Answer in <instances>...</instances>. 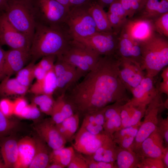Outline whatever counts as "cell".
Returning <instances> with one entry per match:
<instances>
[{"mask_svg":"<svg viewBox=\"0 0 168 168\" xmlns=\"http://www.w3.org/2000/svg\"><path fill=\"white\" fill-rule=\"evenodd\" d=\"M4 168H14L18 155V141L9 136L0 140Z\"/></svg>","mask_w":168,"mask_h":168,"instance_id":"7402d4cb","label":"cell"},{"mask_svg":"<svg viewBox=\"0 0 168 168\" xmlns=\"http://www.w3.org/2000/svg\"><path fill=\"white\" fill-rule=\"evenodd\" d=\"M140 3L142 6V7L147 0H135Z\"/></svg>","mask_w":168,"mask_h":168,"instance_id":"be15d7a7","label":"cell"},{"mask_svg":"<svg viewBox=\"0 0 168 168\" xmlns=\"http://www.w3.org/2000/svg\"><path fill=\"white\" fill-rule=\"evenodd\" d=\"M153 79L145 76L137 86L131 91L133 98L130 101L136 105L146 106L159 93L154 86Z\"/></svg>","mask_w":168,"mask_h":168,"instance_id":"e0dca14e","label":"cell"},{"mask_svg":"<svg viewBox=\"0 0 168 168\" xmlns=\"http://www.w3.org/2000/svg\"><path fill=\"white\" fill-rule=\"evenodd\" d=\"M79 122V114L75 112L55 126L58 131L66 141H70L77 129Z\"/></svg>","mask_w":168,"mask_h":168,"instance_id":"4dcf8cb0","label":"cell"},{"mask_svg":"<svg viewBox=\"0 0 168 168\" xmlns=\"http://www.w3.org/2000/svg\"><path fill=\"white\" fill-rule=\"evenodd\" d=\"M115 54L120 58L130 60L141 66L142 58L139 44L134 42L121 31L119 34Z\"/></svg>","mask_w":168,"mask_h":168,"instance_id":"d6986e66","label":"cell"},{"mask_svg":"<svg viewBox=\"0 0 168 168\" xmlns=\"http://www.w3.org/2000/svg\"><path fill=\"white\" fill-rule=\"evenodd\" d=\"M60 55L63 60L75 66L85 76L95 67L101 56L73 39Z\"/></svg>","mask_w":168,"mask_h":168,"instance_id":"52a82bcc","label":"cell"},{"mask_svg":"<svg viewBox=\"0 0 168 168\" xmlns=\"http://www.w3.org/2000/svg\"><path fill=\"white\" fill-rule=\"evenodd\" d=\"M119 35L113 32H98L86 38L76 40L84 44L100 56L115 54Z\"/></svg>","mask_w":168,"mask_h":168,"instance_id":"30bf717a","label":"cell"},{"mask_svg":"<svg viewBox=\"0 0 168 168\" xmlns=\"http://www.w3.org/2000/svg\"><path fill=\"white\" fill-rule=\"evenodd\" d=\"M5 51L1 47L0 44V80L2 79V72L4 62Z\"/></svg>","mask_w":168,"mask_h":168,"instance_id":"9f6ffc18","label":"cell"},{"mask_svg":"<svg viewBox=\"0 0 168 168\" xmlns=\"http://www.w3.org/2000/svg\"><path fill=\"white\" fill-rule=\"evenodd\" d=\"M155 32L166 38H168V12L152 20Z\"/></svg>","mask_w":168,"mask_h":168,"instance_id":"74e56055","label":"cell"},{"mask_svg":"<svg viewBox=\"0 0 168 168\" xmlns=\"http://www.w3.org/2000/svg\"><path fill=\"white\" fill-rule=\"evenodd\" d=\"M94 0H69V9L78 6L88 5Z\"/></svg>","mask_w":168,"mask_h":168,"instance_id":"11a10c76","label":"cell"},{"mask_svg":"<svg viewBox=\"0 0 168 168\" xmlns=\"http://www.w3.org/2000/svg\"><path fill=\"white\" fill-rule=\"evenodd\" d=\"M34 63L35 61H32L26 67L19 70L16 77L21 84L28 88L35 78L33 72Z\"/></svg>","mask_w":168,"mask_h":168,"instance_id":"d590c367","label":"cell"},{"mask_svg":"<svg viewBox=\"0 0 168 168\" xmlns=\"http://www.w3.org/2000/svg\"><path fill=\"white\" fill-rule=\"evenodd\" d=\"M142 157L131 150L121 147L117 148L116 166L117 167L119 168L137 167Z\"/></svg>","mask_w":168,"mask_h":168,"instance_id":"f546056e","label":"cell"},{"mask_svg":"<svg viewBox=\"0 0 168 168\" xmlns=\"http://www.w3.org/2000/svg\"><path fill=\"white\" fill-rule=\"evenodd\" d=\"M4 12L11 23L26 35L31 43L35 23L30 0H8Z\"/></svg>","mask_w":168,"mask_h":168,"instance_id":"5b68a950","label":"cell"},{"mask_svg":"<svg viewBox=\"0 0 168 168\" xmlns=\"http://www.w3.org/2000/svg\"><path fill=\"white\" fill-rule=\"evenodd\" d=\"M54 70L57 82L55 92L58 93L59 96L65 94L85 76L75 66L63 60L60 55L56 56Z\"/></svg>","mask_w":168,"mask_h":168,"instance_id":"ba28073f","label":"cell"},{"mask_svg":"<svg viewBox=\"0 0 168 168\" xmlns=\"http://www.w3.org/2000/svg\"><path fill=\"white\" fill-rule=\"evenodd\" d=\"M36 148L33 159L29 168H47L49 163V155L47 145L40 137L35 139Z\"/></svg>","mask_w":168,"mask_h":168,"instance_id":"83f0119b","label":"cell"},{"mask_svg":"<svg viewBox=\"0 0 168 168\" xmlns=\"http://www.w3.org/2000/svg\"><path fill=\"white\" fill-rule=\"evenodd\" d=\"M0 83V95L4 96L23 95L28 88L21 84L15 78L6 77Z\"/></svg>","mask_w":168,"mask_h":168,"instance_id":"1f68e13d","label":"cell"},{"mask_svg":"<svg viewBox=\"0 0 168 168\" xmlns=\"http://www.w3.org/2000/svg\"><path fill=\"white\" fill-rule=\"evenodd\" d=\"M17 125V122L9 119L0 110V140L9 136Z\"/></svg>","mask_w":168,"mask_h":168,"instance_id":"8d00e7d4","label":"cell"},{"mask_svg":"<svg viewBox=\"0 0 168 168\" xmlns=\"http://www.w3.org/2000/svg\"><path fill=\"white\" fill-rule=\"evenodd\" d=\"M112 137L104 133L94 134L81 127L75 136L72 147L79 153L91 156Z\"/></svg>","mask_w":168,"mask_h":168,"instance_id":"4fadbf2b","label":"cell"},{"mask_svg":"<svg viewBox=\"0 0 168 168\" xmlns=\"http://www.w3.org/2000/svg\"><path fill=\"white\" fill-rule=\"evenodd\" d=\"M164 69L162 73V77L163 79V82L161 84L160 87L158 89V91L161 92L165 93L168 94V67Z\"/></svg>","mask_w":168,"mask_h":168,"instance_id":"f5cc1de1","label":"cell"},{"mask_svg":"<svg viewBox=\"0 0 168 168\" xmlns=\"http://www.w3.org/2000/svg\"><path fill=\"white\" fill-rule=\"evenodd\" d=\"M55 101L53 95L42 94L36 95L32 103L38 105L40 111L51 116Z\"/></svg>","mask_w":168,"mask_h":168,"instance_id":"e575fe53","label":"cell"},{"mask_svg":"<svg viewBox=\"0 0 168 168\" xmlns=\"http://www.w3.org/2000/svg\"><path fill=\"white\" fill-rule=\"evenodd\" d=\"M35 24L51 27L61 26L69 10L56 0H30Z\"/></svg>","mask_w":168,"mask_h":168,"instance_id":"277c9868","label":"cell"},{"mask_svg":"<svg viewBox=\"0 0 168 168\" xmlns=\"http://www.w3.org/2000/svg\"><path fill=\"white\" fill-rule=\"evenodd\" d=\"M165 167H168V147L166 148L162 158Z\"/></svg>","mask_w":168,"mask_h":168,"instance_id":"91938a15","label":"cell"},{"mask_svg":"<svg viewBox=\"0 0 168 168\" xmlns=\"http://www.w3.org/2000/svg\"><path fill=\"white\" fill-rule=\"evenodd\" d=\"M63 5L67 8L69 9V0H56Z\"/></svg>","mask_w":168,"mask_h":168,"instance_id":"6125c7cd","label":"cell"},{"mask_svg":"<svg viewBox=\"0 0 168 168\" xmlns=\"http://www.w3.org/2000/svg\"><path fill=\"white\" fill-rule=\"evenodd\" d=\"M87 156V157L83 156V157L86 162L88 168H117L116 166L114 163L96 161L90 156Z\"/></svg>","mask_w":168,"mask_h":168,"instance_id":"7bdbcfd3","label":"cell"},{"mask_svg":"<svg viewBox=\"0 0 168 168\" xmlns=\"http://www.w3.org/2000/svg\"><path fill=\"white\" fill-rule=\"evenodd\" d=\"M141 123H140L135 126L121 128L116 131L112 135L113 140L126 136L135 138Z\"/></svg>","mask_w":168,"mask_h":168,"instance_id":"60d3db41","label":"cell"},{"mask_svg":"<svg viewBox=\"0 0 168 168\" xmlns=\"http://www.w3.org/2000/svg\"><path fill=\"white\" fill-rule=\"evenodd\" d=\"M75 153V150L72 147H64L53 150L50 154L49 163H57L61 164L65 168L67 167Z\"/></svg>","mask_w":168,"mask_h":168,"instance_id":"d6a6232c","label":"cell"},{"mask_svg":"<svg viewBox=\"0 0 168 168\" xmlns=\"http://www.w3.org/2000/svg\"><path fill=\"white\" fill-rule=\"evenodd\" d=\"M160 128L157 127L159 133L164 139L166 144L168 143V119L162 121L160 124Z\"/></svg>","mask_w":168,"mask_h":168,"instance_id":"f907efd6","label":"cell"},{"mask_svg":"<svg viewBox=\"0 0 168 168\" xmlns=\"http://www.w3.org/2000/svg\"><path fill=\"white\" fill-rule=\"evenodd\" d=\"M141 66L145 76L152 79L168 65V38L156 32L150 38L139 44Z\"/></svg>","mask_w":168,"mask_h":168,"instance_id":"3957f363","label":"cell"},{"mask_svg":"<svg viewBox=\"0 0 168 168\" xmlns=\"http://www.w3.org/2000/svg\"><path fill=\"white\" fill-rule=\"evenodd\" d=\"M40 111L37 105L32 103L27 105L22 111L19 117L30 119H35L40 116Z\"/></svg>","mask_w":168,"mask_h":168,"instance_id":"ab89813d","label":"cell"},{"mask_svg":"<svg viewBox=\"0 0 168 168\" xmlns=\"http://www.w3.org/2000/svg\"><path fill=\"white\" fill-rule=\"evenodd\" d=\"M121 59L101 56L95 67L65 93L75 111L83 115L116 102L130 100L119 74Z\"/></svg>","mask_w":168,"mask_h":168,"instance_id":"6da1fadb","label":"cell"},{"mask_svg":"<svg viewBox=\"0 0 168 168\" xmlns=\"http://www.w3.org/2000/svg\"><path fill=\"white\" fill-rule=\"evenodd\" d=\"M31 42L9 22L4 12L0 14V44L11 49L30 51Z\"/></svg>","mask_w":168,"mask_h":168,"instance_id":"7c38bea8","label":"cell"},{"mask_svg":"<svg viewBox=\"0 0 168 168\" xmlns=\"http://www.w3.org/2000/svg\"><path fill=\"white\" fill-rule=\"evenodd\" d=\"M159 96L155 97L146 109L143 121L141 123L130 150L136 153L142 142L157 129V115L160 106Z\"/></svg>","mask_w":168,"mask_h":168,"instance_id":"9c48e42d","label":"cell"},{"mask_svg":"<svg viewBox=\"0 0 168 168\" xmlns=\"http://www.w3.org/2000/svg\"><path fill=\"white\" fill-rule=\"evenodd\" d=\"M14 114L19 117L23 109L28 105L26 100L23 98H18L14 101Z\"/></svg>","mask_w":168,"mask_h":168,"instance_id":"681fc988","label":"cell"},{"mask_svg":"<svg viewBox=\"0 0 168 168\" xmlns=\"http://www.w3.org/2000/svg\"><path fill=\"white\" fill-rule=\"evenodd\" d=\"M65 94L58 96L55 100L50 119L55 124L62 122L75 113L73 106L67 99Z\"/></svg>","mask_w":168,"mask_h":168,"instance_id":"603a6c76","label":"cell"},{"mask_svg":"<svg viewBox=\"0 0 168 168\" xmlns=\"http://www.w3.org/2000/svg\"><path fill=\"white\" fill-rule=\"evenodd\" d=\"M35 148V139L26 137L18 141V158L14 168H29L34 157Z\"/></svg>","mask_w":168,"mask_h":168,"instance_id":"ffe728a7","label":"cell"},{"mask_svg":"<svg viewBox=\"0 0 168 168\" xmlns=\"http://www.w3.org/2000/svg\"><path fill=\"white\" fill-rule=\"evenodd\" d=\"M168 12V0H147L141 11L135 15L153 20Z\"/></svg>","mask_w":168,"mask_h":168,"instance_id":"d4e9b609","label":"cell"},{"mask_svg":"<svg viewBox=\"0 0 168 168\" xmlns=\"http://www.w3.org/2000/svg\"><path fill=\"white\" fill-rule=\"evenodd\" d=\"M56 58L55 55H49L44 56L38 63L46 72L54 69V64Z\"/></svg>","mask_w":168,"mask_h":168,"instance_id":"bcb514c9","label":"cell"},{"mask_svg":"<svg viewBox=\"0 0 168 168\" xmlns=\"http://www.w3.org/2000/svg\"><path fill=\"white\" fill-rule=\"evenodd\" d=\"M121 108L114 109L108 115L103 125L104 131L105 134L112 136L115 132L121 129Z\"/></svg>","mask_w":168,"mask_h":168,"instance_id":"836d02e7","label":"cell"},{"mask_svg":"<svg viewBox=\"0 0 168 168\" xmlns=\"http://www.w3.org/2000/svg\"><path fill=\"white\" fill-rule=\"evenodd\" d=\"M122 6L125 10L128 18H130L134 16L133 12L131 0H119Z\"/></svg>","mask_w":168,"mask_h":168,"instance_id":"db71d44e","label":"cell"},{"mask_svg":"<svg viewBox=\"0 0 168 168\" xmlns=\"http://www.w3.org/2000/svg\"><path fill=\"white\" fill-rule=\"evenodd\" d=\"M87 5L74 7L69 10L65 25L74 40L86 38L99 32L88 11Z\"/></svg>","mask_w":168,"mask_h":168,"instance_id":"8992f818","label":"cell"},{"mask_svg":"<svg viewBox=\"0 0 168 168\" xmlns=\"http://www.w3.org/2000/svg\"><path fill=\"white\" fill-rule=\"evenodd\" d=\"M57 87L56 76L54 69L47 72L42 80L36 81L31 86L30 91L35 95H53Z\"/></svg>","mask_w":168,"mask_h":168,"instance_id":"4316f807","label":"cell"},{"mask_svg":"<svg viewBox=\"0 0 168 168\" xmlns=\"http://www.w3.org/2000/svg\"><path fill=\"white\" fill-rule=\"evenodd\" d=\"M119 74L127 89H128L130 91L139 84L145 76L140 64L123 58H121Z\"/></svg>","mask_w":168,"mask_h":168,"instance_id":"9a60e30c","label":"cell"},{"mask_svg":"<svg viewBox=\"0 0 168 168\" xmlns=\"http://www.w3.org/2000/svg\"><path fill=\"white\" fill-rule=\"evenodd\" d=\"M73 38L64 25L51 27L35 24L30 49L33 61L49 55H61Z\"/></svg>","mask_w":168,"mask_h":168,"instance_id":"7a4b0ae2","label":"cell"},{"mask_svg":"<svg viewBox=\"0 0 168 168\" xmlns=\"http://www.w3.org/2000/svg\"><path fill=\"white\" fill-rule=\"evenodd\" d=\"M116 144L112 137L89 156L96 161L114 163L117 149Z\"/></svg>","mask_w":168,"mask_h":168,"instance_id":"f1b7e54d","label":"cell"},{"mask_svg":"<svg viewBox=\"0 0 168 168\" xmlns=\"http://www.w3.org/2000/svg\"><path fill=\"white\" fill-rule=\"evenodd\" d=\"M115 0H95L98 4L100 5L103 8L109 7L110 5Z\"/></svg>","mask_w":168,"mask_h":168,"instance_id":"6f0895ef","label":"cell"},{"mask_svg":"<svg viewBox=\"0 0 168 168\" xmlns=\"http://www.w3.org/2000/svg\"><path fill=\"white\" fill-rule=\"evenodd\" d=\"M30 57L29 51L11 49L5 51L2 80L17 73L23 68Z\"/></svg>","mask_w":168,"mask_h":168,"instance_id":"2e32d148","label":"cell"},{"mask_svg":"<svg viewBox=\"0 0 168 168\" xmlns=\"http://www.w3.org/2000/svg\"><path fill=\"white\" fill-rule=\"evenodd\" d=\"M4 168L3 164H2L0 161V168Z\"/></svg>","mask_w":168,"mask_h":168,"instance_id":"e7e4bbea","label":"cell"},{"mask_svg":"<svg viewBox=\"0 0 168 168\" xmlns=\"http://www.w3.org/2000/svg\"><path fill=\"white\" fill-rule=\"evenodd\" d=\"M105 109L104 107L84 115L81 127L94 134L104 133Z\"/></svg>","mask_w":168,"mask_h":168,"instance_id":"cb8c5ba5","label":"cell"},{"mask_svg":"<svg viewBox=\"0 0 168 168\" xmlns=\"http://www.w3.org/2000/svg\"><path fill=\"white\" fill-rule=\"evenodd\" d=\"M135 138L132 136H126L113 140L116 144L119 145L120 147L130 150Z\"/></svg>","mask_w":168,"mask_h":168,"instance_id":"c3c4849f","label":"cell"},{"mask_svg":"<svg viewBox=\"0 0 168 168\" xmlns=\"http://www.w3.org/2000/svg\"><path fill=\"white\" fill-rule=\"evenodd\" d=\"M8 0H0V14L4 12L8 3Z\"/></svg>","mask_w":168,"mask_h":168,"instance_id":"680465c9","label":"cell"},{"mask_svg":"<svg viewBox=\"0 0 168 168\" xmlns=\"http://www.w3.org/2000/svg\"><path fill=\"white\" fill-rule=\"evenodd\" d=\"M107 14L113 32L119 35L127 18L123 17L108 12Z\"/></svg>","mask_w":168,"mask_h":168,"instance_id":"f35d334b","label":"cell"},{"mask_svg":"<svg viewBox=\"0 0 168 168\" xmlns=\"http://www.w3.org/2000/svg\"><path fill=\"white\" fill-rule=\"evenodd\" d=\"M165 166L160 158L142 157L138 167L144 168H163Z\"/></svg>","mask_w":168,"mask_h":168,"instance_id":"b9f144b4","label":"cell"},{"mask_svg":"<svg viewBox=\"0 0 168 168\" xmlns=\"http://www.w3.org/2000/svg\"><path fill=\"white\" fill-rule=\"evenodd\" d=\"M108 12L123 17L128 18L126 12L119 0H115L110 4Z\"/></svg>","mask_w":168,"mask_h":168,"instance_id":"ee69618b","label":"cell"},{"mask_svg":"<svg viewBox=\"0 0 168 168\" xmlns=\"http://www.w3.org/2000/svg\"><path fill=\"white\" fill-rule=\"evenodd\" d=\"M163 138L157 128L141 143L136 153L143 157L162 159L166 148Z\"/></svg>","mask_w":168,"mask_h":168,"instance_id":"ac0fdd59","label":"cell"},{"mask_svg":"<svg viewBox=\"0 0 168 168\" xmlns=\"http://www.w3.org/2000/svg\"><path fill=\"white\" fill-rule=\"evenodd\" d=\"M39 137L53 150L65 147L67 142L51 119L44 120L35 128Z\"/></svg>","mask_w":168,"mask_h":168,"instance_id":"5bb4252c","label":"cell"},{"mask_svg":"<svg viewBox=\"0 0 168 168\" xmlns=\"http://www.w3.org/2000/svg\"><path fill=\"white\" fill-rule=\"evenodd\" d=\"M33 72L35 77L37 81L43 80L47 73L38 63L35 64Z\"/></svg>","mask_w":168,"mask_h":168,"instance_id":"816d5d0a","label":"cell"},{"mask_svg":"<svg viewBox=\"0 0 168 168\" xmlns=\"http://www.w3.org/2000/svg\"><path fill=\"white\" fill-rule=\"evenodd\" d=\"M120 31L139 44L150 38L156 32L152 20L137 15L128 18Z\"/></svg>","mask_w":168,"mask_h":168,"instance_id":"8fae6325","label":"cell"},{"mask_svg":"<svg viewBox=\"0 0 168 168\" xmlns=\"http://www.w3.org/2000/svg\"><path fill=\"white\" fill-rule=\"evenodd\" d=\"M145 111V108L143 106L134 105L130 100L128 101L123 105L120 111L121 129L138 124Z\"/></svg>","mask_w":168,"mask_h":168,"instance_id":"44dd1931","label":"cell"},{"mask_svg":"<svg viewBox=\"0 0 168 168\" xmlns=\"http://www.w3.org/2000/svg\"><path fill=\"white\" fill-rule=\"evenodd\" d=\"M65 167L61 164L57 163H49L47 168H64Z\"/></svg>","mask_w":168,"mask_h":168,"instance_id":"94428289","label":"cell"},{"mask_svg":"<svg viewBox=\"0 0 168 168\" xmlns=\"http://www.w3.org/2000/svg\"><path fill=\"white\" fill-rule=\"evenodd\" d=\"M0 110L7 117L14 114V102L9 99L3 98L0 100Z\"/></svg>","mask_w":168,"mask_h":168,"instance_id":"7dc6e473","label":"cell"},{"mask_svg":"<svg viewBox=\"0 0 168 168\" xmlns=\"http://www.w3.org/2000/svg\"><path fill=\"white\" fill-rule=\"evenodd\" d=\"M87 9L99 32H113L109 22L107 13L102 7L94 1L88 5Z\"/></svg>","mask_w":168,"mask_h":168,"instance_id":"484cf974","label":"cell"},{"mask_svg":"<svg viewBox=\"0 0 168 168\" xmlns=\"http://www.w3.org/2000/svg\"><path fill=\"white\" fill-rule=\"evenodd\" d=\"M67 167L68 168H88L83 156L81 153L79 154L75 152Z\"/></svg>","mask_w":168,"mask_h":168,"instance_id":"f6af8a7d","label":"cell"}]
</instances>
